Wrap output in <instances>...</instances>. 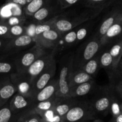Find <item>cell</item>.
<instances>
[{"instance_id": "obj_1", "label": "cell", "mask_w": 122, "mask_h": 122, "mask_svg": "<svg viewBox=\"0 0 122 122\" xmlns=\"http://www.w3.org/2000/svg\"><path fill=\"white\" fill-rule=\"evenodd\" d=\"M102 48L100 39L94 35L73 53L72 69H81L86 63L96 56Z\"/></svg>"}, {"instance_id": "obj_2", "label": "cell", "mask_w": 122, "mask_h": 122, "mask_svg": "<svg viewBox=\"0 0 122 122\" xmlns=\"http://www.w3.org/2000/svg\"><path fill=\"white\" fill-rule=\"evenodd\" d=\"M102 10V9L100 8H89L87 10L71 18L62 17L58 15L54 22L53 28L63 35L64 33L71 30L83 23L94 19Z\"/></svg>"}, {"instance_id": "obj_3", "label": "cell", "mask_w": 122, "mask_h": 122, "mask_svg": "<svg viewBox=\"0 0 122 122\" xmlns=\"http://www.w3.org/2000/svg\"><path fill=\"white\" fill-rule=\"evenodd\" d=\"M73 53H69L65 56L61 60L60 71L58 78V90L56 97H69V78L72 70Z\"/></svg>"}, {"instance_id": "obj_4", "label": "cell", "mask_w": 122, "mask_h": 122, "mask_svg": "<svg viewBox=\"0 0 122 122\" xmlns=\"http://www.w3.org/2000/svg\"><path fill=\"white\" fill-rule=\"evenodd\" d=\"M46 51L47 50L35 44L30 48L13 56L16 72H26L36 59Z\"/></svg>"}, {"instance_id": "obj_5", "label": "cell", "mask_w": 122, "mask_h": 122, "mask_svg": "<svg viewBox=\"0 0 122 122\" xmlns=\"http://www.w3.org/2000/svg\"><path fill=\"white\" fill-rule=\"evenodd\" d=\"M96 113L89 101H78L62 117L63 122L94 120Z\"/></svg>"}, {"instance_id": "obj_6", "label": "cell", "mask_w": 122, "mask_h": 122, "mask_svg": "<svg viewBox=\"0 0 122 122\" xmlns=\"http://www.w3.org/2000/svg\"><path fill=\"white\" fill-rule=\"evenodd\" d=\"M35 44L34 38L26 34L23 35L10 39L4 50L2 54L15 56L22 51L30 48Z\"/></svg>"}, {"instance_id": "obj_7", "label": "cell", "mask_w": 122, "mask_h": 122, "mask_svg": "<svg viewBox=\"0 0 122 122\" xmlns=\"http://www.w3.org/2000/svg\"><path fill=\"white\" fill-rule=\"evenodd\" d=\"M11 81L15 86L17 92L24 96L33 98V85L31 77L27 72H15L10 75Z\"/></svg>"}, {"instance_id": "obj_8", "label": "cell", "mask_w": 122, "mask_h": 122, "mask_svg": "<svg viewBox=\"0 0 122 122\" xmlns=\"http://www.w3.org/2000/svg\"><path fill=\"white\" fill-rule=\"evenodd\" d=\"M62 35L54 28L43 32L34 38L35 44L47 50L52 49L54 51L61 40Z\"/></svg>"}, {"instance_id": "obj_9", "label": "cell", "mask_w": 122, "mask_h": 122, "mask_svg": "<svg viewBox=\"0 0 122 122\" xmlns=\"http://www.w3.org/2000/svg\"><path fill=\"white\" fill-rule=\"evenodd\" d=\"M111 94L108 88H104L94 97L92 101H89L95 113L106 114L110 112Z\"/></svg>"}, {"instance_id": "obj_10", "label": "cell", "mask_w": 122, "mask_h": 122, "mask_svg": "<svg viewBox=\"0 0 122 122\" xmlns=\"http://www.w3.org/2000/svg\"><path fill=\"white\" fill-rule=\"evenodd\" d=\"M56 71V63L55 58L44 71L32 80L34 96L53 78Z\"/></svg>"}, {"instance_id": "obj_11", "label": "cell", "mask_w": 122, "mask_h": 122, "mask_svg": "<svg viewBox=\"0 0 122 122\" xmlns=\"http://www.w3.org/2000/svg\"><path fill=\"white\" fill-rule=\"evenodd\" d=\"M55 59V51H46L45 53L39 56L30 66L26 72L28 73L32 81L38 76L42 71H44L48 66Z\"/></svg>"}, {"instance_id": "obj_12", "label": "cell", "mask_w": 122, "mask_h": 122, "mask_svg": "<svg viewBox=\"0 0 122 122\" xmlns=\"http://www.w3.org/2000/svg\"><path fill=\"white\" fill-rule=\"evenodd\" d=\"M33 103V98L24 96L17 92L14 94L9 101L10 107L13 113L14 114L21 113V115L29 110Z\"/></svg>"}, {"instance_id": "obj_13", "label": "cell", "mask_w": 122, "mask_h": 122, "mask_svg": "<svg viewBox=\"0 0 122 122\" xmlns=\"http://www.w3.org/2000/svg\"><path fill=\"white\" fill-rule=\"evenodd\" d=\"M17 92L15 86L9 76H4L0 80V108L8 102Z\"/></svg>"}, {"instance_id": "obj_14", "label": "cell", "mask_w": 122, "mask_h": 122, "mask_svg": "<svg viewBox=\"0 0 122 122\" xmlns=\"http://www.w3.org/2000/svg\"><path fill=\"white\" fill-rule=\"evenodd\" d=\"M122 34V13H121L112 25L108 29L105 34L100 39L102 48L111 44Z\"/></svg>"}, {"instance_id": "obj_15", "label": "cell", "mask_w": 122, "mask_h": 122, "mask_svg": "<svg viewBox=\"0 0 122 122\" xmlns=\"http://www.w3.org/2000/svg\"><path fill=\"white\" fill-rule=\"evenodd\" d=\"M58 90V78H53L33 97V102H38L56 97Z\"/></svg>"}, {"instance_id": "obj_16", "label": "cell", "mask_w": 122, "mask_h": 122, "mask_svg": "<svg viewBox=\"0 0 122 122\" xmlns=\"http://www.w3.org/2000/svg\"><path fill=\"white\" fill-rule=\"evenodd\" d=\"M78 100L76 98L67 97H56V101L54 105L53 110L56 114L63 117L69 110L74 107Z\"/></svg>"}, {"instance_id": "obj_17", "label": "cell", "mask_w": 122, "mask_h": 122, "mask_svg": "<svg viewBox=\"0 0 122 122\" xmlns=\"http://www.w3.org/2000/svg\"><path fill=\"white\" fill-rule=\"evenodd\" d=\"M121 13H122V9L120 8H115L108 13V14L101 21V23L99 25L94 35L96 36L100 39L105 34L108 29L117 20Z\"/></svg>"}, {"instance_id": "obj_18", "label": "cell", "mask_w": 122, "mask_h": 122, "mask_svg": "<svg viewBox=\"0 0 122 122\" xmlns=\"http://www.w3.org/2000/svg\"><path fill=\"white\" fill-rule=\"evenodd\" d=\"M56 13V8L49 3L37 11L31 17L33 22L41 23L56 17L57 15Z\"/></svg>"}, {"instance_id": "obj_19", "label": "cell", "mask_w": 122, "mask_h": 122, "mask_svg": "<svg viewBox=\"0 0 122 122\" xmlns=\"http://www.w3.org/2000/svg\"><path fill=\"white\" fill-rule=\"evenodd\" d=\"M25 14L24 7L11 2H6L0 9V19L5 20L13 16H23Z\"/></svg>"}, {"instance_id": "obj_20", "label": "cell", "mask_w": 122, "mask_h": 122, "mask_svg": "<svg viewBox=\"0 0 122 122\" xmlns=\"http://www.w3.org/2000/svg\"><path fill=\"white\" fill-rule=\"evenodd\" d=\"M96 83L94 79L77 85L69 89V97L73 98H78L85 96L89 94L94 89Z\"/></svg>"}, {"instance_id": "obj_21", "label": "cell", "mask_w": 122, "mask_h": 122, "mask_svg": "<svg viewBox=\"0 0 122 122\" xmlns=\"http://www.w3.org/2000/svg\"><path fill=\"white\" fill-rule=\"evenodd\" d=\"M16 72L13 56L2 54L0 56V75L9 76Z\"/></svg>"}, {"instance_id": "obj_22", "label": "cell", "mask_w": 122, "mask_h": 122, "mask_svg": "<svg viewBox=\"0 0 122 122\" xmlns=\"http://www.w3.org/2000/svg\"><path fill=\"white\" fill-rule=\"evenodd\" d=\"M77 27L64 33L59 42L55 51H63L76 44Z\"/></svg>"}, {"instance_id": "obj_23", "label": "cell", "mask_w": 122, "mask_h": 122, "mask_svg": "<svg viewBox=\"0 0 122 122\" xmlns=\"http://www.w3.org/2000/svg\"><path fill=\"white\" fill-rule=\"evenodd\" d=\"M94 79L93 77L85 72L81 69L72 70L69 75V89L77 85L81 84L84 82Z\"/></svg>"}, {"instance_id": "obj_24", "label": "cell", "mask_w": 122, "mask_h": 122, "mask_svg": "<svg viewBox=\"0 0 122 122\" xmlns=\"http://www.w3.org/2000/svg\"><path fill=\"white\" fill-rule=\"evenodd\" d=\"M94 22L93 19L83 23L80 26L77 27V41L76 44L82 42L90 33L93 28Z\"/></svg>"}, {"instance_id": "obj_25", "label": "cell", "mask_w": 122, "mask_h": 122, "mask_svg": "<svg viewBox=\"0 0 122 122\" xmlns=\"http://www.w3.org/2000/svg\"><path fill=\"white\" fill-rule=\"evenodd\" d=\"M100 67L99 53H98L93 58H92V59L88 61L87 63H85L84 65L82 67L81 69L94 78L96 76Z\"/></svg>"}, {"instance_id": "obj_26", "label": "cell", "mask_w": 122, "mask_h": 122, "mask_svg": "<svg viewBox=\"0 0 122 122\" xmlns=\"http://www.w3.org/2000/svg\"><path fill=\"white\" fill-rule=\"evenodd\" d=\"M50 0H32L24 8L26 16L31 17L37 11L49 3Z\"/></svg>"}, {"instance_id": "obj_27", "label": "cell", "mask_w": 122, "mask_h": 122, "mask_svg": "<svg viewBox=\"0 0 122 122\" xmlns=\"http://www.w3.org/2000/svg\"><path fill=\"white\" fill-rule=\"evenodd\" d=\"M56 97L53 98L49 99V100H45V101L34 102L32 107H31V108H30L29 110L39 114L41 112L51 109V108H53L54 105L55 104V101H56Z\"/></svg>"}, {"instance_id": "obj_28", "label": "cell", "mask_w": 122, "mask_h": 122, "mask_svg": "<svg viewBox=\"0 0 122 122\" xmlns=\"http://www.w3.org/2000/svg\"><path fill=\"white\" fill-rule=\"evenodd\" d=\"M113 60L114 71L117 68L122 57V39L114 44L109 50Z\"/></svg>"}, {"instance_id": "obj_29", "label": "cell", "mask_w": 122, "mask_h": 122, "mask_svg": "<svg viewBox=\"0 0 122 122\" xmlns=\"http://www.w3.org/2000/svg\"><path fill=\"white\" fill-rule=\"evenodd\" d=\"M99 60L100 67L106 70H112L114 71L113 60L109 50L104 51L103 52L99 51Z\"/></svg>"}, {"instance_id": "obj_30", "label": "cell", "mask_w": 122, "mask_h": 122, "mask_svg": "<svg viewBox=\"0 0 122 122\" xmlns=\"http://www.w3.org/2000/svg\"><path fill=\"white\" fill-rule=\"evenodd\" d=\"M18 119L21 122H44L39 114L31 110L23 113Z\"/></svg>"}, {"instance_id": "obj_31", "label": "cell", "mask_w": 122, "mask_h": 122, "mask_svg": "<svg viewBox=\"0 0 122 122\" xmlns=\"http://www.w3.org/2000/svg\"><path fill=\"white\" fill-rule=\"evenodd\" d=\"M122 112V102H120L118 99L113 94H111V104H110V112L112 118H114L119 115Z\"/></svg>"}, {"instance_id": "obj_32", "label": "cell", "mask_w": 122, "mask_h": 122, "mask_svg": "<svg viewBox=\"0 0 122 122\" xmlns=\"http://www.w3.org/2000/svg\"><path fill=\"white\" fill-rule=\"evenodd\" d=\"M57 15L52 18L50 20H47V21L41 23H37L35 27V36H37V35H39L40 33L45 32V31H47L53 28L54 22H55Z\"/></svg>"}, {"instance_id": "obj_33", "label": "cell", "mask_w": 122, "mask_h": 122, "mask_svg": "<svg viewBox=\"0 0 122 122\" xmlns=\"http://www.w3.org/2000/svg\"><path fill=\"white\" fill-rule=\"evenodd\" d=\"M14 115L10 107L9 102L0 108V122H10Z\"/></svg>"}, {"instance_id": "obj_34", "label": "cell", "mask_w": 122, "mask_h": 122, "mask_svg": "<svg viewBox=\"0 0 122 122\" xmlns=\"http://www.w3.org/2000/svg\"><path fill=\"white\" fill-rule=\"evenodd\" d=\"M26 34V27L25 25H18L10 26L7 35L8 39H13L16 37L20 36Z\"/></svg>"}, {"instance_id": "obj_35", "label": "cell", "mask_w": 122, "mask_h": 122, "mask_svg": "<svg viewBox=\"0 0 122 122\" xmlns=\"http://www.w3.org/2000/svg\"><path fill=\"white\" fill-rule=\"evenodd\" d=\"M113 0H86L85 6L91 8L104 9Z\"/></svg>"}, {"instance_id": "obj_36", "label": "cell", "mask_w": 122, "mask_h": 122, "mask_svg": "<svg viewBox=\"0 0 122 122\" xmlns=\"http://www.w3.org/2000/svg\"><path fill=\"white\" fill-rule=\"evenodd\" d=\"M27 17L26 15L23 16H13L3 20L6 21L10 26H15L18 25H25L27 20Z\"/></svg>"}, {"instance_id": "obj_37", "label": "cell", "mask_w": 122, "mask_h": 122, "mask_svg": "<svg viewBox=\"0 0 122 122\" xmlns=\"http://www.w3.org/2000/svg\"><path fill=\"white\" fill-rule=\"evenodd\" d=\"M37 23L33 22L32 21V23H28L26 25L25 23V26L26 27V34L34 38L35 37V27Z\"/></svg>"}, {"instance_id": "obj_38", "label": "cell", "mask_w": 122, "mask_h": 122, "mask_svg": "<svg viewBox=\"0 0 122 122\" xmlns=\"http://www.w3.org/2000/svg\"><path fill=\"white\" fill-rule=\"evenodd\" d=\"M80 0H57L61 10L66 9L78 2Z\"/></svg>"}, {"instance_id": "obj_39", "label": "cell", "mask_w": 122, "mask_h": 122, "mask_svg": "<svg viewBox=\"0 0 122 122\" xmlns=\"http://www.w3.org/2000/svg\"><path fill=\"white\" fill-rule=\"evenodd\" d=\"M10 26L2 20L0 22V38H7V35L9 31Z\"/></svg>"}, {"instance_id": "obj_40", "label": "cell", "mask_w": 122, "mask_h": 122, "mask_svg": "<svg viewBox=\"0 0 122 122\" xmlns=\"http://www.w3.org/2000/svg\"><path fill=\"white\" fill-rule=\"evenodd\" d=\"M10 39H8V38H0V54H1V55L2 54L4 50L6 45L10 41Z\"/></svg>"}, {"instance_id": "obj_41", "label": "cell", "mask_w": 122, "mask_h": 122, "mask_svg": "<svg viewBox=\"0 0 122 122\" xmlns=\"http://www.w3.org/2000/svg\"><path fill=\"white\" fill-rule=\"evenodd\" d=\"M6 2H11V3L16 4L24 8L27 5L26 0H6Z\"/></svg>"}, {"instance_id": "obj_42", "label": "cell", "mask_w": 122, "mask_h": 122, "mask_svg": "<svg viewBox=\"0 0 122 122\" xmlns=\"http://www.w3.org/2000/svg\"><path fill=\"white\" fill-rule=\"evenodd\" d=\"M115 91L122 99V81H119L115 86Z\"/></svg>"}, {"instance_id": "obj_43", "label": "cell", "mask_w": 122, "mask_h": 122, "mask_svg": "<svg viewBox=\"0 0 122 122\" xmlns=\"http://www.w3.org/2000/svg\"><path fill=\"white\" fill-rule=\"evenodd\" d=\"M112 122H122V112L117 117L112 118Z\"/></svg>"}, {"instance_id": "obj_44", "label": "cell", "mask_w": 122, "mask_h": 122, "mask_svg": "<svg viewBox=\"0 0 122 122\" xmlns=\"http://www.w3.org/2000/svg\"><path fill=\"white\" fill-rule=\"evenodd\" d=\"M115 70H117L118 75L122 77V64L119 63V64H118V66H117V68L115 69Z\"/></svg>"}, {"instance_id": "obj_45", "label": "cell", "mask_w": 122, "mask_h": 122, "mask_svg": "<svg viewBox=\"0 0 122 122\" xmlns=\"http://www.w3.org/2000/svg\"><path fill=\"white\" fill-rule=\"evenodd\" d=\"M93 122H103L102 120H100V119H94V120H93Z\"/></svg>"}, {"instance_id": "obj_46", "label": "cell", "mask_w": 122, "mask_h": 122, "mask_svg": "<svg viewBox=\"0 0 122 122\" xmlns=\"http://www.w3.org/2000/svg\"><path fill=\"white\" fill-rule=\"evenodd\" d=\"M31 1H32V0H26V2H27V4H28L29 3V2H31Z\"/></svg>"}, {"instance_id": "obj_47", "label": "cell", "mask_w": 122, "mask_h": 122, "mask_svg": "<svg viewBox=\"0 0 122 122\" xmlns=\"http://www.w3.org/2000/svg\"><path fill=\"white\" fill-rule=\"evenodd\" d=\"M119 63H121V64H122V59H121ZM119 63H118V64H119Z\"/></svg>"}, {"instance_id": "obj_48", "label": "cell", "mask_w": 122, "mask_h": 122, "mask_svg": "<svg viewBox=\"0 0 122 122\" xmlns=\"http://www.w3.org/2000/svg\"><path fill=\"white\" fill-rule=\"evenodd\" d=\"M86 122V121H80V122Z\"/></svg>"}, {"instance_id": "obj_49", "label": "cell", "mask_w": 122, "mask_h": 122, "mask_svg": "<svg viewBox=\"0 0 122 122\" xmlns=\"http://www.w3.org/2000/svg\"><path fill=\"white\" fill-rule=\"evenodd\" d=\"M17 122H20V120H19V119H18V120H17Z\"/></svg>"}, {"instance_id": "obj_50", "label": "cell", "mask_w": 122, "mask_h": 122, "mask_svg": "<svg viewBox=\"0 0 122 122\" xmlns=\"http://www.w3.org/2000/svg\"><path fill=\"white\" fill-rule=\"evenodd\" d=\"M63 122V120H62V121H59V122Z\"/></svg>"}, {"instance_id": "obj_51", "label": "cell", "mask_w": 122, "mask_h": 122, "mask_svg": "<svg viewBox=\"0 0 122 122\" xmlns=\"http://www.w3.org/2000/svg\"><path fill=\"white\" fill-rule=\"evenodd\" d=\"M1 20H2V19H0V22H1Z\"/></svg>"}, {"instance_id": "obj_52", "label": "cell", "mask_w": 122, "mask_h": 122, "mask_svg": "<svg viewBox=\"0 0 122 122\" xmlns=\"http://www.w3.org/2000/svg\"></svg>"}]
</instances>
